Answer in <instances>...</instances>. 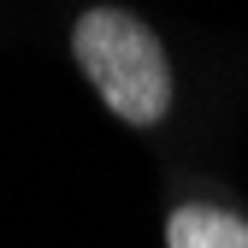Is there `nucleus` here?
<instances>
[{"mask_svg":"<svg viewBox=\"0 0 248 248\" xmlns=\"http://www.w3.org/2000/svg\"><path fill=\"white\" fill-rule=\"evenodd\" d=\"M166 248H248V219L219 201H183L166 219Z\"/></svg>","mask_w":248,"mask_h":248,"instance_id":"2","label":"nucleus"},{"mask_svg":"<svg viewBox=\"0 0 248 248\" xmlns=\"http://www.w3.org/2000/svg\"><path fill=\"white\" fill-rule=\"evenodd\" d=\"M71 59L118 124H130V130L166 124V112L177 101V77H171V53L160 42V30L142 12L83 6L71 24Z\"/></svg>","mask_w":248,"mask_h":248,"instance_id":"1","label":"nucleus"}]
</instances>
